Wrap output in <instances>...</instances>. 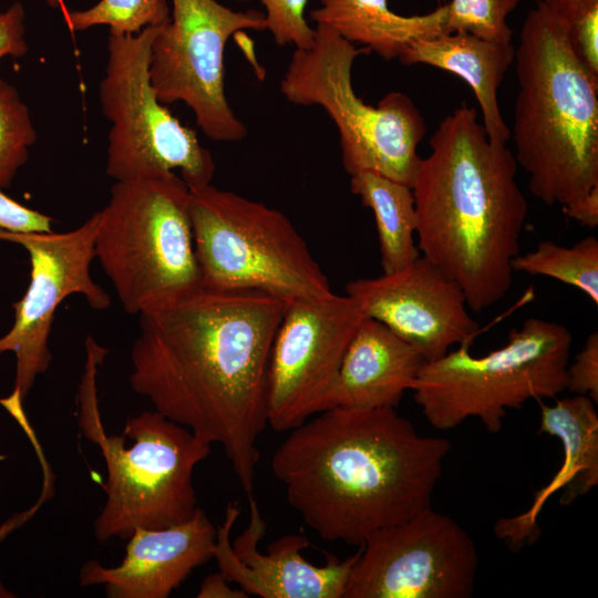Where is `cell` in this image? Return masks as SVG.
I'll use <instances>...</instances> for the list:
<instances>
[{
	"mask_svg": "<svg viewBox=\"0 0 598 598\" xmlns=\"http://www.w3.org/2000/svg\"><path fill=\"white\" fill-rule=\"evenodd\" d=\"M161 25L137 34L110 31L99 85L102 113L111 123L106 174L117 182L178 169L188 188L196 189L212 183L215 163L196 132L183 125L152 87L151 47Z\"/></svg>",
	"mask_w": 598,
	"mask_h": 598,
	"instance_id": "obj_10",
	"label": "cell"
},
{
	"mask_svg": "<svg viewBox=\"0 0 598 598\" xmlns=\"http://www.w3.org/2000/svg\"><path fill=\"white\" fill-rule=\"evenodd\" d=\"M309 12L316 24L327 25L353 44L375 52L382 59H399L417 39L444 32L447 6L425 14L402 16L389 8V0H319Z\"/></svg>",
	"mask_w": 598,
	"mask_h": 598,
	"instance_id": "obj_21",
	"label": "cell"
},
{
	"mask_svg": "<svg viewBox=\"0 0 598 598\" xmlns=\"http://www.w3.org/2000/svg\"><path fill=\"white\" fill-rule=\"evenodd\" d=\"M99 213L66 233H11L0 229V239L18 243L30 258V282L13 303L14 322L0 337V354L16 355L13 391L27 398L38 375L51 363L49 339L55 310L71 295H81L91 308L107 309L110 296L90 272L95 258L94 240Z\"/></svg>",
	"mask_w": 598,
	"mask_h": 598,
	"instance_id": "obj_14",
	"label": "cell"
},
{
	"mask_svg": "<svg viewBox=\"0 0 598 598\" xmlns=\"http://www.w3.org/2000/svg\"><path fill=\"white\" fill-rule=\"evenodd\" d=\"M198 598H247L249 597L241 588H233L229 580L219 573L207 576L197 594Z\"/></svg>",
	"mask_w": 598,
	"mask_h": 598,
	"instance_id": "obj_33",
	"label": "cell"
},
{
	"mask_svg": "<svg viewBox=\"0 0 598 598\" xmlns=\"http://www.w3.org/2000/svg\"><path fill=\"white\" fill-rule=\"evenodd\" d=\"M425 362L413 346L381 322L364 317L344 352L322 411L396 408Z\"/></svg>",
	"mask_w": 598,
	"mask_h": 598,
	"instance_id": "obj_19",
	"label": "cell"
},
{
	"mask_svg": "<svg viewBox=\"0 0 598 598\" xmlns=\"http://www.w3.org/2000/svg\"><path fill=\"white\" fill-rule=\"evenodd\" d=\"M25 13L22 4L16 2L0 12V59L22 58L29 48L24 38Z\"/></svg>",
	"mask_w": 598,
	"mask_h": 598,
	"instance_id": "obj_31",
	"label": "cell"
},
{
	"mask_svg": "<svg viewBox=\"0 0 598 598\" xmlns=\"http://www.w3.org/2000/svg\"><path fill=\"white\" fill-rule=\"evenodd\" d=\"M53 219L21 205L0 188V229L11 233H51Z\"/></svg>",
	"mask_w": 598,
	"mask_h": 598,
	"instance_id": "obj_30",
	"label": "cell"
},
{
	"mask_svg": "<svg viewBox=\"0 0 598 598\" xmlns=\"http://www.w3.org/2000/svg\"><path fill=\"white\" fill-rule=\"evenodd\" d=\"M515 51L512 42L487 41L464 32H443L414 40L398 60L404 65H431L463 79L480 105L487 136L506 143L511 132L502 116L497 94L515 60Z\"/></svg>",
	"mask_w": 598,
	"mask_h": 598,
	"instance_id": "obj_20",
	"label": "cell"
},
{
	"mask_svg": "<svg viewBox=\"0 0 598 598\" xmlns=\"http://www.w3.org/2000/svg\"><path fill=\"white\" fill-rule=\"evenodd\" d=\"M412 190L416 246L481 312L513 283L527 202L506 143L492 141L474 106L462 104L439 124Z\"/></svg>",
	"mask_w": 598,
	"mask_h": 598,
	"instance_id": "obj_3",
	"label": "cell"
},
{
	"mask_svg": "<svg viewBox=\"0 0 598 598\" xmlns=\"http://www.w3.org/2000/svg\"><path fill=\"white\" fill-rule=\"evenodd\" d=\"M364 317L347 293L285 302L268 368V424L274 430L289 431L322 411Z\"/></svg>",
	"mask_w": 598,
	"mask_h": 598,
	"instance_id": "obj_13",
	"label": "cell"
},
{
	"mask_svg": "<svg viewBox=\"0 0 598 598\" xmlns=\"http://www.w3.org/2000/svg\"><path fill=\"white\" fill-rule=\"evenodd\" d=\"M370 52L316 24L312 45L293 51L280 91L292 104L324 110L337 126L342 166L350 176L371 171L412 186L426 123L402 92L386 93L377 106L357 95L353 62Z\"/></svg>",
	"mask_w": 598,
	"mask_h": 598,
	"instance_id": "obj_8",
	"label": "cell"
},
{
	"mask_svg": "<svg viewBox=\"0 0 598 598\" xmlns=\"http://www.w3.org/2000/svg\"><path fill=\"white\" fill-rule=\"evenodd\" d=\"M561 208L567 217L578 221L581 226L589 229L596 228L598 226V187Z\"/></svg>",
	"mask_w": 598,
	"mask_h": 598,
	"instance_id": "obj_32",
	"label": "cell"
},
{
	"mask_svg": "<svg viewBox=\"0 0 598 598\" xmlns=\"http://www.w3.org/2000/svg\"><path fill=\"white\" fill-rule=\"evenodd\" d=\"M190 189L174 172L117 181L99 210L94 254L132 315L203 288L189 213Z\"/></svg>",
	"mask_w": 598,
	"mask_h": 598,
	"instance_id": "obj_6",
	"label": "cell"
},
{
	"mask_svg": "<svg viewBox=\"0 0 598 598\" xmlns=\"http://www.w3.org/2000/svg\"><path fill=\"white\" fill-rule=\"evenodd\" d=\"M79 385V423L83 435L97 444L105 460L107 494L93 524L99 542L128 539L135 528L161 529L187 522L198 508L193 473L210 453V444L157 411H145L125 422L123 435L102 425L96 375L107 354L92 337Z\"/></svg>",
	"mask_w": 598,
	"mask_h": 598,
	"instance_id": "obj_5",
	"label": "cell"
},
{
	"mask_svg": "<svg viewBox=\"0 0 598 598\" xmlns=\"http://www.w3.org/2000/svg\"><path fill=\"white\" fill-rule=\"evenodd\" d=\"M351 193L373 212L383 274L399 271L421 254L412 187L371 171L351 175Z\"/></svg>",
	"mask_w": 598,
	"mask_h": 598,
	"instance_id": "obj_22",
	"label": "cell"
},
{
	"mask_svg": "<svg viewBox=\"0 0 598 598\" xmlns=\"http://www.w3.org/2000/svg\"><path fill=\"white\" fill-rule=\"evenodd\" d=\"M248 503V526L233 543L231 528L240 515L238 502L227 505L225 518L216 529L214 558L229 582L238 584L248 596L261 598H342L360 549L343 560L328 556L324 565L316 566L301 555L309 546L307 538L290 534L270 544L267 554H262L258 544L266 523L256 498Z\"/></svg>",
	"mask_w": 598,
	"mask_h": 598,
	"instance_id": "obj_16",
	"label": "cell"
},
{
	"mask_svg": "<svg viewBox=\"0 0 598 598\" xmlns=\"http://www.w3.org/2000/svg\"><path fill=\"white\" fill-rule=\"evenodd\" d=\"M566 390L598 402V332H591L566 370Z\"/></svg>",
	"mask_w": 598,
	"mask_h": 598,
	"instance_id": "obj_29",
	"label": "cell"
},
{
	"mask_svg": "<svg viewBox=\"0 0 598 598\" xmlns=\"http://www.w3.org/2000/svg\"><path fill=\"white\" fill-rule=\"evenodd\" d=\"M283 308L264 291L203 287L141 313L131 350L132 389L202 441L220 444L248 501Z\"/></svg>",
	"mask_w": 598,
	"mask_h": 598,
	"instance_id": "obj_1",
	"label": "cell"
},
{
	"mask_svg": "<svg viewBox=\"0 0 598 598\" xmlns=\"http://www.w3.org/2000/svg\"><path fill=\"white\" fill-rule=\"evenodd\" d=\"M171 1V18L151 47L148 72L157 99L163 104L184 102L210 140H244L247 127L225 94L224 51L231 35L266 30L264 13L235 11L217 0Z\"/></svg>",
	"mask_w": 598,
	"mask_h": 598,
	"instance_id": "obj_11",
	"label": "cell"
},
{
	"mask_svg": "<svg viewBox=\"0 0 598 598\" xmlns=\"http://www.w3.org/2000/svg\"><path fill=\"white\" fill-rule=\"evenodd\" d=\"M571 343L564 324L530 317L485 355L474 357L465 342L425 362L411 391L432 427L447 431L476 417L496 434L508 409L566 390Z\"/></svg>",
	"mask_w": 598,
	"mask_h": 598,
	"instance_id": "obj_7",
	"label": "cell"
},
{
	"mask_svg": "<svg viewBox=\"0 0 598 598\" xmlns=\"http://www.w3.org/2000/svg\"><path fill=\"white\" fill-rule=\"evenodd\" d=\"M37 138L29 109L18 90L0 78V188L11 185Z\"/></svg>",
	"mask_w": 598,
	"mask_h": 598,
	"instance_id": "obj_24",
	"label": "cell"
},
{
	"mask_svg": "<svg viewBox=\"0 0 598 598\" xmlns=\"http://www.w3.org/2000/svg\"><path fill=\"white\" fill-rule=\"evenodd\" d=\"M342 598H470L478 554L452 517L427 507L373 532L360 546Z\"/></svg>",
	"mask_w": 598,
	"mask_h": 598,
	"instance_id": "obj_12",
	"label": "cell"
},
{
	"mask_svg": "<svg viewBox=\"0 0 598 598\" xmlns=\"http://www.w3.org/2000/svg\"><path fill=\"white\" fill-rule=\"evenodd\" d=\"M540 410L539 434L560 440L564 460L551 481L538 489L530 506L522 514L498 519L494 534L512 549L529 545L539 535L537 519L546 501L561 491L559 504L568 506L598 485V414L587 395L556 400L548 405L537 401Z\"/></svg>",
	"mask_w": 598,
	"mask_h": 598,
	"instance_id": "obj_18",
	"label": "cell"
},
{
	"mask_svg": "<svg viewBox=\"0 0 598 598\" xmlns=\"http://www.w3.org/2000/svg\"><path fill=\"white\" fill-rule=\"evenodd\" d=\"M189 213L204 288L259 290L285 302L332 292L281 212L208 184L190 189Z\"/></svg>",
	"mask_w": 598,
	"mask_h": 598,
	"instance_id": "obj_9",
	"label": "cell"
},
{
	"mask_svg": "<svg viewBox=\"0 0 598 598\" xmlns=\"http://www.w3.org/2000/svg\"><path fill=\"white\" fill-rule=\"evenodd\" d=\"M573 51L598 78V0H542Z\"/></svg>",
	"mask_w": 598,
	"mask_h": 598,
	"instance_id": "obj_27",
	"label": "cell"
},
{
	"mask_svg": "<svg viewBox=\"0 0 598 598\" xmlns=\"http://www.w3.org/2000/svg\"><path fill=\"white\" fill-rule=\"evenodd\" d=\"M250 1V0H236ZM265 8L266 30L279 45L308 49L315 41V28L306 19L308 0H259Z\"/></svg>",
	"mask_w": 598,
	"mask_h": 598,
	"instance_id": "obj_28",
	"label": "cell"
},
{
	"mask_svg": "<svg viewBox=\"0 0 598 598\" xmlns=\"http://www.w3.org/2000/svg\"><path fill=\"white\" fill-rule=\"evenodd\" d=\"M291 429L271 457L289 505L326 542L361 546L431 507L452 445L395 408H333Z\"/></svg>",
	"mask_w": 598,
	"mask_h": 598,
	"instance_id": "obj_2",
	"label": "cell"
},
{
	"mask_svg": "<svg viewBox=\"0 0 598 598\" xmlns=\"http://www.w3.org/2000/svg\"><path fill=\"white\" fill-rule=\"evenodd\" d=\"M216 528L202 508L185 523L161 529L137 527L115 567L85 561L83 587L103 585L110 598H167L196 567L214 558Z\"/></svg>",
	"mask_w": 598,
	"mask_h": 598,
	"instance_id": "obj_17",
	"label": "cell"
},
{
	"mask_svg": "<svg viewBox=\"0 0 598 598\" xmlns=\"http://www.w3.org/2000/svg\"><path fill=\"white\" fill-rule=\"evenodd\" d=\"M45 2L48 3L49 7L55 8V7H59L62 1L61 0H45Z\"/></svg>",
	"mask_w": 598,
	"mask_h": 598,
	"instance_id": "obj_34",
	"label": "cell"
},
{
	"mask_svg": "<svg viewBox=\"0 0 598 598\" xmlns=\"http://www.w3.org/2000/svg\"><path fill=\"white\" fill-rule=\"evenodd\" d=\"M346 293L426 362L455 344L472 343L480 331L458 285L421 255L399 271L349 281Z\"/></svg>",
	"mask_w": 598,
	"mask_h": 598,
	"instance_id": "obj_15",
	"label": "cell"
},
{
	"mask_svg": "<svg viewBox=\"0 0 598 598\" xmlns=\"http://www.w3.org/2000/svg\"><path fill=\"white\" fill-rule=\"evenodd\" d=\"M171 18L166 0H101L83 11L65 14L71 31L105 24L110 31L137 34L144 28L159 25Z\"/></svg>",
	"mask_w": 598,
	"mask_h": 598,
	"instance_id": "obj_25",
	"label": "cell"
},
{
	"mask_svg": "<svg viewBox=\"0 0 598 598\" xmlns=\"http://www.w3.org/2000/svg\"><path fill=\"white\" fill-rule=\"evenodd\" d=\"M513 271L545 276L584 292L598 306V240L588 236L573 246H560L544 240L512 261Z\"/></svg>",
	"mask_w": 598,
	"mask_h": 598,
	"instance_id": "obj_23",
	"label": "cell"
},
{
	"mask_svg": "<svg viewBox=\"0 0 598 598\" xmlns=\"http://www.w3.org/2000/svg\"><path fill=\"white\" fill-rule=\"evenodd\" d=\"M514 61L516 163L536 198L564 207L598 187V78L542 0L523 22Z\"/></svg>",
	"mask_w": 598,
	"mask_h": 598,
	"instance_id": "obj_4",
	"label": "cell"
},
{
	"mask_svg": "<svg viewBox=\"0 0 598 598\" xmlns=\"http://www.w3.org/2000/svg\"><path fill=\"white\" fill-rule=\"evenodd\" d=\"M526 0H451L444 32H464L477 38L511 43L513 31L508 16Z\"/></svg>",
	"mask_w": 598,
	"mask_h": 598,
	"instance_id": "obj_26",
	"label": "cell"
}]
</instances>
